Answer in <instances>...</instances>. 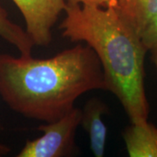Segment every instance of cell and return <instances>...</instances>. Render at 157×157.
<instances>
[{
	"label": "cell",
	"mask_w": 157,
	"mask_h": 157,
	"mask_svg": "<svg viewBox=\"0 0 157 157\" xmlns=\"http://www.w3.org/2000/svg\"><path fill=\"white\" fill-rule=\"evenodd\" d=\"M1 129H2V126H1V124H0V131H1ZM10 151H11V149H10L9 147L6 146V145H5V144H3V143L0 142V157L6 155Z\"/></svg>",
	"instance_id": "obj_11"
},
{
	"label": "cell",
	"mask_w": 157,
	"mask_h": 157,
	"mask_svg": "<svg viewBox=\"0 0 157 157\" xmlns=\"http://www.w3.org/2000/svg\"><path fill=\"white\" fill-rule=\"evenodd\" d=\"M108 112L107 105L97 97L89 99L82 109L80 125L87 133L90 149L95 157L105 155L107 130L102 116Z\"/></svg>",
	"instance_id": "obj_5"
},
{
	"label": "cell",
	"mask_w": 157,
	"mask_h": 157,
	"mask_svg": "<svg viewBox=\"0 0 157 157\" xmlns=\"http://www.w3.org/2000/svg\"><path fill=\"white\" fill-rule=\"evenodd\" d=\"M140 38L157 71V17L144 28L140 33Z\"/></svg>",
	"instance_id": "obj_9"
},
{
	"label": "cell",
	"mask_w": 157,
	"mask_h": 157,
	"mask_svg": "<svg viewBox=\"0 0 157 157\" xmlns=\"http://www.w3.org/2000/svg\"><path fill=\"white\" fill-rule=\"evenodd\" d=\"M67 5L107 6L113 5L116 0H67Z\"/></svg>",
	"instance_id": "obj_10"
},
{
	"label": "cell",
	"mask_w": 157,
	"mask_h": 157,
	"mask_svg": "<svg viewBox=\"0 0 157 157\" xmlns=\"http://www.w3.org/2000/svg\"><path fill=\"white\" fill-rule=\"evenodd\" d=\"M60 24L62 36L84 42L94 51L104 73L106 91L114 94L131 123L147 121L145 89L147 53L140 34L120 15L114 5H67Z\"/></svg>",
	"instance_id": "obj_2"
},
{
	"label": "cell",
	"mask_w": 157,
	"mask_h": 157,
	"mask_svg": "<svg viewBox=\"0 0 157 157\" xmlns=\"http://www.w3.org/2000/svg\"><path fill=\"white\" fill-rule=\"evenodd\" d=\"M93 90L106 91V83L100 60L86 44L48 59L0 54V97L25 117L54 121Z\"/></svg>",
	"instance_id": "obj_1"
},
{
	"label": "cell",
	"mask_w": 157,
	"mask_h": 157,
	"mask_svg": "<svg viewBox=\"0 0 157 157\" xmlns=\"http://www.w3.org/2000/svg\"><path fill=\"white\" fill-rule=\"evenodd\" d=\"M130 157H157V127L146 122L131 123L122 133Z\"/></svg>",
	"instance_id": "obj_6"
},
{
	"label": "cell",
	"mask_w": 157,
	"mask_h": 157,
	"mask_svg": "<svg viewBox=\"0 0 157 157\" xmlns=\"http://www.w3.org/2000/svg\"><path fill=\"white\" fill-rule=\"evenodd\" d=\"M82 110L73 107L65 115L52 122L41 125L42 135L26 140L17 157H67L76 152L75 136L80 125Z\"/></svg>",
	"instance_id": "obj_3"
},
{
	"label": "cell",
	"mask_w": 157,
	"mask_h": 157,
	"mask_svg": "<svg viewBox=\"0 0 157 157\" xmlns=\"http://www.w3.org/2000/svg\"><path fill=\"white\" fill-rule=\"evenodd\" d=\"M120 15L140 34L157 17V0H116Z\"/></svg>",
	"instance_id": "obj_7"
},
{
	"label": "cell",
	"mask_w": 157,
	"mask_h": 157,
	"mask_svg": "<svg viewBox=\"0 0 157 157\" xmlns=\"http://www.w3.org/2000/svg\"><path fill=\"white\" fill-rule=\"evenodd\" d=\"M0 38L17 48L21 55H32L35 44L18 25L11 21L0 0Z\"/></svg>",
	"instance_id": "obj_8"
},
{
	"label": "cell",
	"mask_w": 157,
	"mask_h": 157,
	"mask_svg": "<svg viewBox=\"0 0 157 157\" xmlns=\"http://www.w3.org/2000/svg\"><path fill=\"white\" fill-rule=\"evenodd\" d=\"M21 12L25 31L35 45L46 46L52 39V28L67 6V0H11Z\"/></svg>",
	"instance_id": "obj_4"
}]
</instances>
